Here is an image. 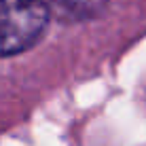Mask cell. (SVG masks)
Wrapping results in <instances>:
<instances>
[{"mask_svg":"<svg viewBox=\"0 0 146 146\" xmlns=\"http://www.w3.org/2000/svg\"><path fill=\"white\" fill-rule=\"evenodd\" d=\"M49 17L42 0H0V57L30 49L42 36Z\"/></svg>","mask_w":146,"mask_h":146,"instance_id":"obj_1","label":"cell"},{"mask_svg":"<svg viewBox=\"0 0 146 146\" xmlns=\"http://www.w3.org/2000/svg\"><path fill=\"white\" fill-rule=\"evenodd\" d=\"M49 13H55L64 19H87L104 11L106 0H42Z\"/></svg>","mask_w":146,"mask_h":146,"instance_id":"obj_2","label":"cell"}]
</instances>
